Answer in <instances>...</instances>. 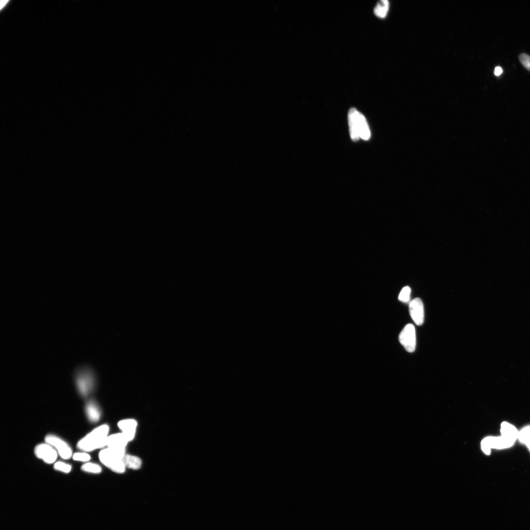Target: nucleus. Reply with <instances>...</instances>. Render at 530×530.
I'll return each mask as SVG.
<instances>
[{
	"label": "nucleus",
	"mask_w": 530,
	"mask_h": 530,
	"mask_svg": "<svg viewBox=\"0 0 530 530\" xmlns=\"http://www.w3.org/2000/svg\"><path fill=\"white\" fill-rule=\"evenodd\" d=\"M5 3H6V5H4V6L2 5V6H1V12H2V13L4 12V9H7L9 6V5L12 4V2H11V1H6Z\"/></svg>",
	"instance_id": "f03ea898"
},
{
	"label": "nucleus",
	"mask_w": 530,
	"mask_h": 530,
	"mask_svg": "<svg viewBox=\"0 0 530 530\" xmlns=\"http://www.w3.org/2000/svg\"><path fill=\"white\" fill-rule=\"evenodd\" d=\"M522 182L526 206L530 212V161L526 162L522 170Z\"/></svg>",
	"instance_id": "f257e3e1"
}]
</instances>
